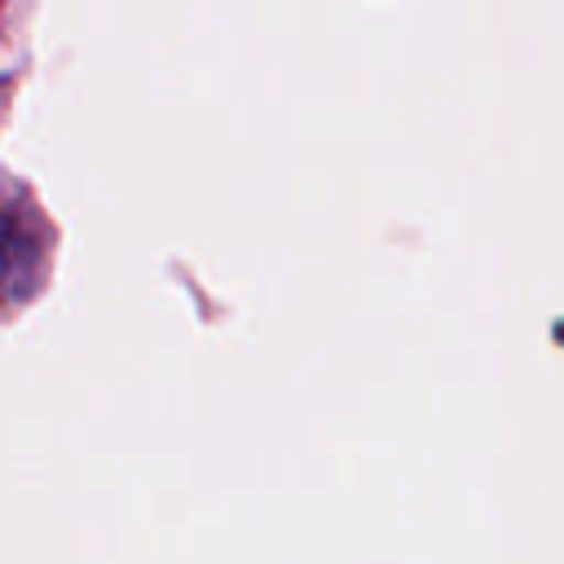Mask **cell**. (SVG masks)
<instances>
[{
	"instance_id": "1",
	"label": "cell",
	"mask_w": 564,
	"mask_h": 564,
	"mask_svg": "<svg viewBox=\"0 0 564 564\" xmlns=\"http://www.w3.org/2000/svg\"><path fill=\"white\" fill-rule=\"evenodd\" d=\"M44 269V247L35 238V220L18 207L0 203V304L26 300L40 282Z\"/></svg>"
}]
</instances>
